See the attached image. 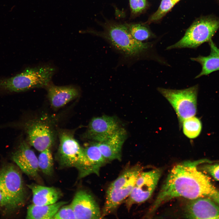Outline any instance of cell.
Here are the masks:
<instances>
[{"instance_id":"obj_1","label":"cell","mask_w":219,"mask_h":219,"mask_svg":"<svg viewBox=\"0 0 219 219\" xmlns=\"http://www.w3.org/2000/svg\"><path fill=\"white\" fill-rule=\"evenodd\" d=\"M206 161L205 159L186 161L174 166L148 214H152L161 204L177 197H182L189 200L205 197L216 200L219 195V190L198 168L199 165Z\"/></svg>"},{"instance_id":"obj_2","label":"cell","mask_w":219,"mask_h":219,"mask_svg":"<svg viewBox=\"0 0 219 219\" xmlns=\"http://www.w3.org/2000/svg\"><path fill=\"white\" fill-rule=\"evenodd\" d=\"M55 71V68L48 65L27 68L13 77L2 79L1 85L4 90L11 92H20L34 88L46 87Z\"/></svg>"},{"instance_id":"obj_3","label":"cell","mask_w":219,"mask_h":219,"mask_svg":"<svg viewBox=\"0 0 219 219\" xmlns=\"http://www.w3.org/2000/svg\"><path fill=\"white\" fill-rule=\"evenodd\" d=\"M0 193L4 208L12 211L24 204L25 192L21 175L14 165H8L0 170Z\"/></svg>"},{"instance_id":"obj_4","label":"cell","mask_w":219,"mask_h":219,"mask_svg":"<svg viewBox=\"0 0 219 219\" xmlns=\"http://www.w3.org/2000/svg\"><path fill=\"white\" fill-rule=\"evenodd\" d=\"M59 145L57 158L62 166L75 167L78 170L80 177L92 173L90 165L83 148L70 131H63L59 134Z\"/></svg>"},{"instance_id":"obj_5","label":"cell","mask_w":219,"mask_h":219,"mask_svg":"<svg viewBox=\"0 0 219 219\" xmlns=\"http://www.w3.org/2000/svg\"><path fill=\"white\" fill-rule=\"evenodd\" d=\"M142 168L137 165L125 170L108 187L103 216L111 213L130 194Z\"/></svg>"},{"instance_id":"obj_6","label":"cell","mask_w":219,"mask_h":219,"mask_svg":"<svg viewBox=\"0 0 219 219\" xmlns=\"http://www.w3.org/2000/svg\"><path fill=\"white\" fill-rule=\"evenodd\" d=\"M157 90L173 108L180 127L184 120L194 116L196 114L198 85L181 90L158 87Z\"/></svg>"},{"instance_id":"obj_7","label":"cell","mask_w":219,"mask_h":219,"mask_svg":"<svg viewBox=\"0 0 219 219\" xmlns=\"http://www.w3.org/2000/svg\"><path fill=\"white\" fill-rule=\"evenodd\" d=\"M105 36L114 48L127 58L137 57L150 47L148 43L135 40L128 27L123 25L112 26Z\"/></svg>"},{"instance_id":"obj_8","label":"cell","mask_w":219,"mask_h":219,"mask_svg":"<svg viewBox=\"0 0 219 219\" xmlns=\"http://www.w3.org/2000/svg\"><path fill=\"white\" fill-rule=\"evenodd\" d=\"M219 28L218 20L209 17L201 19L193 24L179 41L168 47L166 50L196 48L209 41Z\"/></svg>"},{"instance_id":"obj_9","label":"cell","mask_w":219,"mask_h":219,"mask_svg":"<svg viewBox=\"0 0 219 219\" xmlns=\"http://www.w3.org/2000/svg\"><path fill=\"white\" fill-rule=\"evenodd\" d=\"M25 129L29 144L39 151L49 148L54 141L55 134L50 125L39 119H33L26 123Z\"/></svg>"},{"instance_id":"obj_10","label":"cell","mask_w":219,"mask_h":219,"mask_svg":"<svg viewBox=\"0 0 219 219\" xmlns=\"http://www.w3.org/2000/svg\"><path fill=\"white\" fill-rule=\"evenodd\" d=\"M161 174L162 171L159 169L141 172L126 200L127 207L129 209L133 204L144 202L151 197Z\"/></svg>"},{"instance_id":"obj_11","label":"cell","mask_w":219,"mask_h":219,"mask_svg":"<svg viewBox=\"0 0 219 219\" xmlns=\"http://www.w3.org/2000/svg\"><path fill=\"white\" fill-rule=\"evenodd\" d=\"M121 127L114 116L104 115L94 117L90 120L84 137L96 142H101L109 138Z\"/></svg>"},{"instance_id":"obj_12","label":"cell","mask_w":219,"mask_h":219,"mask_svg":"<svg viewBox=\"0 0 219 219\" xmlns=\"http://www.w3.org/2000/svg\"><path fill=\"white\" fill-rule=\"evenodd\" d=\"M184 215L189 219H219V206L207 197L190 200L185 208Z\"/></svg>"},{"instance_id":"obj_13","label":"cell","mask_w":219,"mask_h":219,"mask_svg":"<svg viewBox=\"0 0 219 219\" xmlns=\"http://www.w3.org/2000/svg\"><path fill=\"white\" fill-rule=\"evenodd\" d=\"M71 205L76 219H98L102 217L96 202L84 190L76 193Z\"/></svg>"},{"instance_id":"obj_14","label":"cell","mask_w":219,"mask_h":219,"mask_svg":"<svg viewBox=\"0 0 219 219\" xmlns=\"http://www.w3.org/2000/svg\"><path fill=\"white\" fill-rule=\"evenodd\" d=\"M13 161L27 175L34 179L38 177V158L35 153L24 141L21 142L12 154Z\"/></svg>"},{"instance_id":"obj_15","label":"cell","mask_w":219,"mask_h":219,"mask_svg":"<svg viewBox=\"0 0 219 219\" xmlns=\"http://www.w3.org/2000/svg\"><path fill=\"white\" fill-rule=\"evenodd\" d=\"M127 135L126 130L121 127L106 140L96 142L102 154L107 161L121 160L122 148Z\"/></svg>"},{"instance_id":"obj_16","label":"cell","mask_w":219,"mask_h":219,"mask_svg":"<svg viewBox=\"0 0 219 219\" xmlns=\"http://www.w3.org/2000/svg\"><path fill=\"white\" fill-rule=\"evenodd\" d=\"M46 87L50 104L54 109L63 107L79 94L78 89L73 86H57L49 84Z\"/></svg>"},{"instance_id":"obj_17","label":"cell","mask_w":219,"mask_h":219,"mask_svg":"<svg viewBox=\"0 0 219 219\" xmlns=\"http://www.w3.org/2000/svg\"><path fill=\"white\" fill-rule=\"evenodd\" d=\"M33 193V204L38 206L54 203L61 197V193L57 189L35 184L28 185Z\"/></svg>"},{"instance_id":"obj_18","label":"cell","mask_w":219,"mask_h":219,"mask_svg":"<svg viewBox=\"0 0 219 219\" xmlns=\"http://www.w3.org/2000/svg\"><path fill=\"white\" fill-rule=\"evenodd\" d=\"M209 41L211 52L209 56L207 57L199 56L196 57L190 58L191 60L200 63L202 67L201 72L195 78L207 75L213 71L219 70V49L211 40Z\"/></svg>"},{"instance_id":"obj_19","label":"cell","mask_w":219,"mask_h":219,"mask_svg":"<svg viewBox=\"0 0 219 219\" xmlns=\"http://www.w3.org/2000/svg\"><path fill=\"white\" fill-rule=\"evenodd\" d=\"M67 202L61 201L54 203L43 206L34 204L29 205L27 208L26 219H53L58 210Z\"/></svg>"},{"instance_id":"obj_20","label":"cell","mask_w":219,"mask_h":219,"mask_svg":"<svg viewBox=\"0 0 219 219\" xmlns=\"http://www.w3.org/2000/svg\"><path fill=\"white\" fill-rule=\"evenodd\" d=\"M83 148L89 162L92 173L99 175L100 168L107 160L102 154L97 142L90 144Z\"/></svg>"},{"instance_id":"obj_21","label":"cell","mask_w":219,"mask_h":219,"mask_svg":"<svg viewBox=\"0 0 219 219\" xmlns=\"http://www.w3.org/2000/svg\"><path fill=\"white\" fill-rule=\"evenodd\" d=\"M182 125L184 134L190 139H193L198 136L202 129L200 120L194 116L184 120Z\"/></svg>"},{"instance_id":"obj_22","label":"cell","mask_w":219,"mask_h":219,"mask_svg":"<svg viewBox=\"0 0 219 219\" xmlns=\"http://www.w3.org/2000/svg\"><path fill=\"white\" fill-rule=\"evenodd\" d=\"M38 158L39 169L44 174L51 175L53 172L54 165L53 158L50 148L41 151Z\"/></svg>"},{"instance_id":"obj_23","label":"cell","mask_w":219,"mask_h":219,"mask_svg":"<svg viewBox=\"0 0 219 219\" xmlns=\"http://www.w3.org/2000/svg\"><path fill=\"white\" fill-rule=\"evenodd\" d=\"M127 27L133 37L137 41L143 42L151 36V33L149 30L142 25L135 24Z\"/></svg>"},{"instance_id":"obj_24","label":"cell","mask_w":219,"mask_h":219,"mask_svg":"<svg viewBox=\"0 0 219 219\" xmlns=\"http://www.w3.org/2000/svg\"><path fill=\"white\" fill-rule=\"evenodd\" d=\"M180 0H162L157 10L152 15L150 19L155 21L161 19Z\"/></svg>"},{"instance_id":"obj_25","label":"cell","mask_w":219,"mask_h":219,"mask_svg":"<svg viewBox=\"0 0 219 219\" xmlns=\"http://www.w3.org/2000/svg\"><path fill=\"white\" fill-rule=\"evenodd\" d=\"M53 219H76L71 204L62 206L54 216Z\"/></svg>"},{"instance_id":"obj_26","label":"cell","mask_w":219,"mask_h":219,"mask_svg":"<svg viewBox=\"0 0 219 219\" xmlns=\"http://www.w3.org/2000/svg\"><path fill=\"white\" fill-rule=\"evenodd\" d=\"M200 169L219 181V163L205 164L202 166Z\"/></svg>"},{"instance_id":"obj_27","label":"cell","mask_w":219,"mask_h":219,"mask_svg":"<svg viewBox=\"0 0 219 219\" xmlns=\"http://www.w3.org/2000/svg\"><path fill=\"white\" fill-rule=\"evenodd\" d=\"M132 11L134 13L141 12L145 8L146 0H129Z\"/></svg>"},{"instance_id":"obj_28","label":"cell","mask_w":219,"mask_h":219,"mask_svg":"<svg viewBox=\"0 0 219 219\" xmlns=\"http://www.w3.org/2000/svg\"><path fill=\"white\" fill-rule=\"evenodd\" d=\"M2 207L4 208V204L2 196L0 193V209Z\"/></svg>"}]
</instances>
